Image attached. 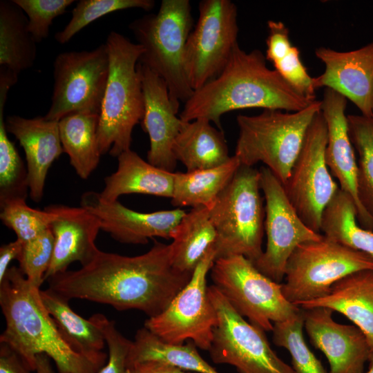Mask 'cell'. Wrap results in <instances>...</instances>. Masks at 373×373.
<instances>
[{
  "label": "cell",
  "mask_w": 373,
  "mask_h": 373,
  "mask_svg": "<svg viewBox=\"0 0 373 373\" xmlns=\"http://www.w3.org/2000/svg\"><path fill=\"white\" fill-rule=\"evenodd\" d=\"M325 66L314 77L316 89H331L351 101L366 117L373 116V41L358 49L338 51L326 47L315 50Z\"/></svg>",
  "instance_id": "18"
},
{
  "label": "cell",
  "mask_w": 373,
  "mask_h": 373,
  "mask_svg": "<svg viewBox=\"0 0 373 373\" xmlns=\"http://www.w3.org/2000/svg\"><path fill=\"white\" fill-rule=\"evenodd\" d=\"M173 152L176 160L189 172L214 168L231 158L222 131L204 118L184 122L174 142Z\"/></svg>",
  "instance_id": "25"
},
{
  "label": "cell",
  "mask_w": 373,
  "mask_h": 373,
  "mask_svg": "<svg viewBox=\"0 0 373 373\" xmlns=\"http://www.w3.org/2000/svg\"><path fill=\"white\" fill-rule=\"evenodd\" d=\"M26 14L28 29L36 43L49 35L52 21L66 12L73 0H12Z\"/></svg>",
  "instance_id": "40"
},
{
  "label": "cell",
  "mask_w": 373,
  "mask_h": 373,
  "mask_svg": "<svg viewBox=\"0 0 373 373\" xmlns=\"http://www.w3.org/2000/svg\"><path fill=\"white\" fill-rule=\"evenodd\" d=\"M126 373H193L184 372L164 363L144 361L127 365Z\"/></svg>",
  "instance_id": "44"
},
{
  "label": "cell",
  "mask_w": 373,
  "mask_h": 373,
  "mask_svg": "<svg viewBox=\"0 0 373 373\" xmlns=\"http://www.w3.org/2000/svg\"><path fill=\"white\" fill-rule=\"evenodd\" d=\"M314 101L269 68L260 50L247 52L238 44L220 75L193 91L179 117L184 122L207 119L222 131L221 117L229 111L260 108L296 112Z\"/></svg>",
  "instance_id": "2"
},
{
  "label": "cell",
  "mask_w": 373,
  "mask_h": 373,
  "mask_svg": "<svg viewBox=\"0 0 373 373\" xmlns=\"http://www.w3.org/2000/svg\"><path fill=\"white\" fill-rule=\"evenodd\" d=\"M154 6L153 0H80L72 10L70 21L55 35V38L59 44H64L84 27L104 15L130 8L150 11Z\"/></svg>",
  "instance_id": "37"
},
{
  "label": "cell",
  "mask_w": 373,
  "mask_h": 373,
  "mask_svg": "<svg viewBox=\"0 0 373 373\" xmlns=\"http://www.w3.org/2000/svg\"><path fill=\"white\" fill-rule=\"evenodd\" d=\"M80 206L99 220L101 229L115 240L126 244H146L159 237L171 239L173 233L186 212L181 209L142 213L122 204L118 200L106 201L99 193L86 191Z\"/></svg>",
  "instance_id": "16"
},
{
  "label": "cell",
  "mask_w": 373,
  "mask_h": 373,
  "mask_svg": "<svg viewBox=\"0 0 373 373\" xmlns=\"http://www.w3.org/2000/svg\"><path fill=\"white\" fill-rule=\"evenodd\" d=\"M171 239L173 267L180 272L192 274L216 243L217 233L210 219L209 208L197 207L186 212Z\"/></svg>",
  "instance_id": "27"
},
{
  "label": "cell",
  "mask_w": 373,
  "mask_h": 373,
  "mask_svg": "<svg viewBox=\"0 0 373 373\" xmlns=\"http://www.w3.org/2000/svg\"><path fill=\"white\" fill-rule=\"evenodd\" d=\"M23 242L17 239L0 247V282L3 280L9 269L12 260H19L23 249Z\"/></svg>",
  "instance_id": "43"
},
{
  "label": "cell",
  "mask_w": 373,
  "mask_h": 373,
  "mask_svg": "<svg viewBox=\"0 0 373 373\" xmlns=\"http://www.w3.org/2000/svg\"><path fill=\"white\" fill-rule=\"evenodd\" d=\"M137 68L144 99V114L141 124L150 140L147 162L163 170L174 172L178 161L173 146L184 123L179 117L180 107L171 101L167 85L161 77L139 62Z\"/></svg>",
  "instance_id": "17"
},
{
  "label": "cell",
  "mask_w": 373,
  "mask_h": 373,
  "mask_svg": "<svg viewBox=\"0 0 373 373\" xmlns=\"http://www.w3.org/2000/svg\"><path fill=\"white\" fill-rule=\"evenodd\" d=\"M240 162L235 156L208 169L174 173L171 204L174 207H209L230 182Z\"/></svg>",
  "instance_id": "31"
},
{
  "label": "cell",
  "mask_w": 373,
  "mask_h": 373,
  "mask_svg": "<svg viewBox=\"0 0 373 373\" xmlns=\"http://www.w3.org/2000/svg\"><path fill=\"white\" fill-rule=\"evenodd\" d=\"M99 115L73 113L58 121L64 152L76 173L86 180L97 167L102 155L97 131Z\"/></svg>",
  "instance_id": "30"
},
{
  "label": "cell",
  "mask_w": 373,
  "mask_h": 373,
  "mask_svg": "<svg viewBox=\"0 0 373 373\" xmlns=\"http://www.w3.org/2000/svg\"><path fill=\"white\" fill-rule=\"evenodd\" d=\"M144 48L138 62L166 84L173 103L180 107L193 93L185 72L184 55L193 18L189 0H162L155 14H148L128 26Z\"/></svg>",
  "instance_id": "5"
},
{
  "label": "cell",
  "mask_w": 373,
  "mask_h": 373,
  "mask_svg": "<svg viewBox=\"0 0 373 373\" xmlns=\"http://www.w3.org/2000/svg\"><path fill=\"white\" fill-rule=\"evenodd\" d=\"M186 44L184 68L196 90L217 77L238 44V8L230 0H203Z\"/></svg>",
  "instance_id": "13"
},
{
  "label": "cell",
  "mask_w": 373,
  "mask_h": 373,
  "mask_svg": "<svg viewBox=\"0 0 373 373\" xmlns=\"http://www.w3.org/2000/svg\"><path fill=\"white\" fill-rule=\"evenodd\" d=\"M369 367L365 373H373V354H371L369 358Z\"/></svg>",
  "instance_id": "46"
},
{
  "label": "cell",
  "mask_w": 373,
  "mask_h": 373,
  "mask_svg": "<svg viewBox=\"0 0 373 373\" xmlns=\"http://www.w3.org/2000/svg\"><path fill=\"white\" fill-rule=\"evenodd\" d=\"M54 250V236L48 229L39 236L23 242L19 269L26 279L40 288L50 265Z\"/></svg>",
  "instance_id": "39"
},
{
  "label": "cell",
  "mask_w": 373,
  "mask_h": 373,
  "mask_svg": "<svg viewBox=\"0 0 373 373\" xmlns=\"http://www.w3.org/2000/svg\"><path fill=\"white\" fill-rule=\"evenodd\" d=\"M210 271L213 285L233 309L265 332H272L274 323L286 321L300 309L286 299L281 283L262 274L243 256L218 258Z\"/></svg>",
  "instance_id": "8"
},
{
  "label": "cell",
  "mask_w": 373,
  "mask_h": 373,
  "mask_svg": "<svg viewBox=\"0 0 373 373\" xmlns=\"http://www.w3.org/2000/svg\"><path fill=\"white\" fill-rule=\"evenodd\" d=\"M192 274L176 270L170 245L155 240L147 252L136 256L99 250L81 269L47 280L48 288L69 300H87L119 311L137 309L152 317L166 308Z\"/></svg>",
  "instance_id": "1"
},
{
  "label": "cell",
  "mask_w": 373,
  "mask_h": 373,
  "mask_svg": "<svg viewBox=\"0 0 373 373\" xmlns=\"http://www.w3.org/2000/svg\"><path fill=\"white\" fill-rule=\"evenodd\" d=\"M20 356L8 345L0 343V373H30Z\"/></svg>",
  "instance_id": "42"
},
{
  "label": "cell",
  "mask_w": 373,
  "mask_h": 373,
  "mask_svg": "<svg viewBox=\"0 0 373 373\" xmlns=\"http://www.w3.org/2000/svg\"><path fill=\"white\" fill-rule=\"evenodd\" d=\"M297 306L326 307L343 314L365 334L373 354V269L350 274L334 283L326 296Z\"/></svg>",
  "instance_id": "23"
},
{
  "label": "cell",
  "mask_w": 373,
  "mask_h": 373,
  "mask_svg": "<svg viewBox=\"0 0 373 373\" xmlns=\"http://www.w3.org/2000/svg\"><path fill=\"white\" fill-rule=\"evenodd\" d=\"M215 260L213 247L202 258L189 282L166 308L158 315L149 317L144 327L169 343L183 344L190 341L198 348L209 351L213 329L218 323L207 285V274Z\"/></svg>",
  "instance_id": "11"
},
{
  "label": "cell",
  "mask_w": 373,
  "mask_h": 373,
  "mask_svg": "<svg viewBox=\"0 0 373 373\" xmlns=\"http://www.w3.org/2000/svg\"><path fill=\"white\" fill-rule=\"evenodd\" d=\"M218 323L209 350L211 361L238 373H295L271 349L265 331L238 314L213 285L208 287Z\"/></svg>",
  "instance_id": "10"
},
{
  "label": "cell",
  "mask_w": 373,
  "mask_h": 373,
  "mask_svg": "<svg viewBox=\"0 0 373 373\" xmlns=\"http://www.w3.org/2000/svg\"><path fill=\"white\" fill-rule=\"evenodd\" d=\"M40 296L70 347L88 358L106 363L108 355L102 352L106 341L102 330L90 319H85L74 312L69 300L50 288L40 290Z\"/></svg>",
  "instance_id": "26"
},
{
  "label": "cell",
  "mask_w": 373,
  "mask_h": 373,
  "mask_svg": "<svg viewBox=\"0 0 373 373\" xmlns=\"http://www.w3.org/2000/svg\"><path fill=\"white\" fill-rule=\"evenodd\" d=\"M266 59L274 70L297 91L312 100L316 99L314 77L303 64L298 48L289 39V31L280 21H267Z\"/></svg>",
  "instance_id": "33"
},
{
  "label": "cell",
  "mask_w": 373,
  "mask_h": 373,
  "mask_svg": "<svg viewBox=\"0 0 373 373\" xmlns=\"http://www.w3.org/2000/svg\"><path fill=\"white\" fill-rule=\"evenodd\" d=\"M327 128L321 111L311 123L284 189L303 222L321 231L323 211L340 187L325 161Z\"/></svg>",
  "instance_id": "14"
},
{
  "label": "cell",
  "mask_w": 373,
  "mask_h": 373,
  "mask_svg": "<svg viewBox=\"0 0 373 373\" xmlns=\"http://www.w3.org/2000/svg\"><path fill=\"white\" fill-rule=\"evenodd\" d=\"M48 207L55 213L50 225L54 236V250L45 280L67 271L73 262H79L82 266L89 263L99 250L95 242L101 229L99 219L81 206Z\"/></svg>",
  "instance_id": "21"
},
{
  "label": "cell",
  "mask_w": 373,
  "mask_h": 373,
  "mask_svg": "<svg viewBox=\"0 0 373 373\" xmlns=\"http://www.w3.org/2000/svg\"><path fill=\"white\" fill-rule=\"evenodd\" d=\"M109 71L105 44L91 50L59 53L53 63V90L46 119L73 113L100 114Z\"/></svg>",
  "instance_id": "12"
},
{
  "label": "cell",
  "mask_w": 373,
  "mask_h": 373,
  "mask_svg": "<svg viewBox=\"0 0 373 373\" xmlns=\"http://www.w3.org/2000/svg\"><path fill=\"white\" fill-rule=\"evenodd\" d=\"M349 134L357 160V195L359 202L373 220V116L347 115Z\"/></svg>",
  "instance_id": "35"
},
{
  "label": "cell",
  "mask_w": 373,
  "mask_h": 373,
  "mask_svg": "<svg viewBox=\"0 0 373 373\" xmlns=\"http://www.w3.org/2000/svg\"><path fill=\"white\" fill-rule=\"evenodd\" d=\"M197 348L190 341L186 344L169 343L143 327L137 331L132 341L127 365L157 361L184 372L220 373L200 355Z\"/></svg>",
  "instance_id": "29"
},
{
  "label": "cell",
  "mask_w": 373,
  "mask_h": 373,
  "mask_svg": "<svg viewBox=\"0 0 373 373\" xmlns=\"http://www.w3.org/2000/svg\"><path fill=\"white\" fill-rule=\"evenodd\" d=\"M5 122L7 132L16 137L25 152L29 195L39 202L43 198L48 171L64 152L58 121L13 115L8 116Z\"/></svg>",
  "instance_id": "22"
},
{
  "label": "cell",
  "mask_w": 373,
  "mask_h": 373,
  "mask_svg": "<svg viewBox=\"0 0 373 373\" xmlns=\"http://www.w3.org/2000/svg\"><path fill=\"white\" fill-rule=\"evenodd\" d=\"M11 86L9 81H0V204L26 200L29 193L27 167L8 138L6 128L4 107Z\"/></svg>",
  "instance_id": "34"
},
{
  "label": "cell",
  "mask_w": 373,
  "mask_h": 373,
  "mask_svg": "<svg viewBox=\"0 0 373 373\" xmlns=\"http://www.w3.org/2000/svg\"><path fill=\"white\" fill-rule=\"evenodd\" d=\"M0 219L17 235V238L26 242L35 239L50 229L55 213L49 208L44 210L30 207L26 200H14L0 204Z\"/></svg>",
  "instance_id": "38"
},
{
  "label": "cell",
  "mask_w": 373,
  "mask_h": 373,
  "mask_svg": "<svg viewBox=\"0 0 373 373\" xmlns=\"http://www.w3.org/2000/svg\"><path fill=\"white\" fill-rule=\"evenodd\" d=\"M109 71L97 131L101 155L118 157L131 149L132 132L144 114V99L137 64L144 48L111 31L105 43Z\"/></svg>",
  "instance_id": "4"
},
{
  "label": "cell",
  "mask_w": 373,
  "mask_h": 373,
  "mask_svg": "<svg viewBox=\"0 0 373 373\" xmlns=\"http://www.w3.org/2000/svg\"><path fill=\"white\" fill-rule=\"evenodd\" d=\"M260 191L259 169L240 164L208 207L217 233L216 260L241 255L254 264L262 254L265 210Z\"/></svg>",
  "instance_id": "7"
},
{
  "label": "cell",
  "mask_w": 373,
  "mask_h": 373,
  "mask_svg": "<svg viewBox=\"0 0 373 373\" xmlns=\"http://www.w3.org/2000/svg\"><path fill=\"white\" fill-rule=\"evenodd\" d=\"M321 231L326 238L373 258V231L358 224L354 200L341 189L323 211Z\"/></svg>",
  "instance_id": "32"
},
{
  "label": "cell",
  "mask_w": 373,
  "mask_h": 373,
  "mask_svg": "<svg viewBox=\"0 0 373 373\" xmlns=\"http://www.w3.org/2000/svg\"><path fill=\"white\" fill-rule=\"evenodd\" d=\"M303 309L290 318L274 323L273 342L286 349L295 373H327L321 362L307 346L304 336Z\"/></svg>",
  "instance_id": "36"
},
{
  "label": "cell",
  "mask_w": 373,
  "mask_h": 373,
  "mask_svg": "<svg viewBox=\"0 0 373 373\" xmlns=\"http://www.w3.org/2000/svg\"><path fill=\"white\" fill-rule=\"evenodd\" d=\"M333 313L322 307L303 309L304 327L312 344L326 356L329 373H364L371 355L366 336L354 325L336 322Z\"/></svg>",
  "instance_id": "19"
},
{
  "label": "cell",
  "mask_w": 373,
  "mask_h": 373,
  "mask_svg": "<svg viewBox=\"0 0 373 373\" xmlns=\"http://www.w3.org/2000/svg\"><path fill=\"white\" fill-rule=\"evenodd\" d=\"M347 99L329 88H325L321 112L327 128L325 161L338 180L340 189L354 200L357 221L365 229L373 231V220L362 208L357 195V160L348 129L345 114Z\"/></svg>",
  "instance_id": "20"
},
{
  "label": "cell",
  "mask_w": 373,
  "mask_h": 373,
  "mask_svg": "<svg viewBox=\"0 0 373 373\" xmlns=\"http://www.w3.org/2000/svg\"><path fill=\"white\" fill-rule=\"evenodd\" d=\"M103 332L108 346V361L97 373H126L127 359L132 345L117 329L115 322L104 314H95L89 318Z\"/></svg>",
  "instance_id": "41"
},
{
  "label": "cell",
  "mask_w": 373,
  "mask_h": 373,
  "mask_svg": "<svg viewBox=\"0 0 373 373\" xmlns=\"http://www.w3.org/2000/svg\"><path fill=\"white\" fill-rule=\"evenodd\" d=\"M40 290L19 267L9 268L0 282V306L6 321L0 343L12 348L32 372L37 355L45 354L53 360L59 373H97L105 363L70 347L44 307Z\"/></svg>",
  "instance_id": "3"
},
{
  "label": "cell",
  "mask_w": 373,
  "mask_h": 373,
  "mask_svg": "<svg viewBox=\"0 0 373 373\" xmlns=\"http://www.w3.org/2000/svg\"><path fill=\"white\" fill-rule=\"evenodd\" d=\"M37 43L28 29V18L13 1H0V67L16 75L32 67Z\"/></svg>",
  "instance_id": "28"
},
{
  "label": "cell",
  "mask_w": 373,
  "mask_h": 373,
  "mask_svg": "<svg viewBox=\"0 0 373 373\" xmlns=\"http://www.w3.org/2000/svg\"><path fill=\"white\" fill-rule=\"evenodd\" d=\"M260 171V185L265 200V250L254 264L264 275L280 283L287 262L300 244L323 235L309 228L289 200L282 182L266 166Z\"/></svg>",
  "instance_id": "15"
},
{
  "label": "cell",
  "mask_w": 373,
  "mask_h": 373,
  "mask_svg": "<svg viewBox=\"0 0 373 373\" xmlns=\"http://www.w3.org/2000/svg\"><path fill=\"white\" fill-rule=\"evenodd\" d=\"M50 359L45 354L37 355L35 372L36 373H55L51 366Z\"/></svg>",
  "instance_id": "45"
},
{
  "label": "cell",
  "mask_w": 373,
  "mask_h": 373,
  "mask_svg": "<svg viewBox=\"0 0 373 373\" xmlns=\"http://www.w3.org/2000/svg\"><path fill=\"white\" fill-rule=\"evenodd\" d=\"M321 111V101L315 100L296 112L264 109L258 115H238L239 135L234 155L247 166L262 162L285 184L307 131Z\"/></svg>",
  "instance_id": "6"
},
{
  "label": "cell",
  "mask_w": 373,
  "mask_h": 373,
  "mask_svg": "<svg viewBox=\"0 0 373 373\" xmlns=\"http://www.w3.org/2000/svg\"><path fill=\"white\" fill-rule=\"evenodd\" d=\"M174 173L152 165L130 149L117 157V168L104 178V188L99 194L106 201L131 193L171 198Z\"/></svg>",
  "instance_id": "24"
},
{
  "label": "cell",
  "mask_w": 373,
  "mask_h": 373,
  "mask_svg": "<svg viewBox=\"0 0 373 373\" xmlns=\"http://www.w3.org/2000/svg\"><path fill=\"white\" fill-rule=\"evenodd\" d=\"M363 269H373L371 256L323 236L293 251L286 264L282 291L287 300L298 305L326 296L334 283Z\"/></svg>",
  "instance_id": "9"
}]
</instances>
